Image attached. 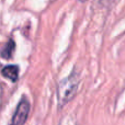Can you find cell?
Here are the masks:
<instances>
[{
    "instance_id": "obj_2",
    "label": "cell",
    "mask_w": 125,
    "mask_h": 125,
    "mask_svg": "<svg viewBox=\"0 0 125 125\" xmlns=\"http://www.w3.org/2000/svg\"><path fill=\"white\" fill-rule=\"evenodd\" d=\"M29 113H30V102L25 95H23L18 103L10 125H24L28 120Z\"/></svg>"
},
{
    "instance_id": "obj_4",
    "label": "cell",
    "mask_w": 125,
    "mask_h": 125,
    "mask_svg": "<svg viewBox=\"0 0 125 125\" xmlns=\"http://www.w3.org/2000/svg\"><path fill=\"white\" fill-rule=\"evenodd\" d=\"M15 51V42L12 39H10L6 43V45L1 50V57L4 59H9L12 57V54Z\"/></svg>"
},
{
    "instance_id": "obj_5",
    "label": "cell",
    "mask_w": 125,
    "mask_h": 125,
    "mask_svg": "<svg viewBox=\"0 0 125 125\" xmlns=\"http://www.w3.org/2000/svg\"><path fill=\"white\" fill-rule=\"evenodd\" d=\"M78 1H79V2H81V3H83V2H86L87 0H78Z\"/></svg>"
},
{
    "instance_id": "obj_3",
    "label": "cell",
    "mask_w": 125,
    "mask_h": 125,
    "mask_svg": "<svg viewBox=\"0 0 125 125\" xmlns=\"http://www.w3.org/2000/svg\"><path fill=\"white\" fill-rule=\"evenodd\" d=\"M1 73L4 78L11 80L12 82H15L19 78V67L17 65H7L2 68Z\"/></svg>"
},
{
    "instance_id": "obj_1",
    "label": "cell",
    "mask_w": 125,
    "mask_h": 125,
    "mask_svg": "<svg viewBox=\"0 0 125 125\" xmlns=\"http://www.w3.org/2000/svg\"><path fill=\"white\" fill-rule=\"evenodd\" d=\"M80 83V75L76 69L71 71L70 75L62 79L57 86V102L58 108L62 109L69 101L75 98L78 92Z\"/></svg>"
}]
</instances>
